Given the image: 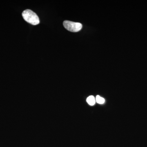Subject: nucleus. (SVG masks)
Segmentation results:
<instances>
[{
  "mask_svg": "<svg viewBox=\"0 0 147 147\" xmlns=\"http://www.w3.org/2000/svg\"><path fill=\"white\" fill-rule=\"evenodd\" d=\"M22 16L25 21L32 25H37L40 23L38 16L30 9L24 10L22 13Z\"/></svg>",
  "mask_w": 147,
  "mask_h": 147,
  "instance_id": "obj_1",
  "label": "nucleus"
},
{
  "mask_svg": "<svg viewBox=\"0 0 147 147\" xmlns=\"http://www.w3.org/2000/svg\"><path fill=\"white\" fill-rule=\"evenodd\" d=\"M64 27L67 30L73 32H78L82 30V25L79 23L65 21L63 23Z\"/></svg>",
  "mask_w": 147,
  "mask_h": 147,
  "instance_id": "obj_2",
  "label": "nucleus"
},
{
  "mask_svg": "<svg viewBox=\"0 0 147 147\" xmlns=\"http://www.w3.org/2000/svg\"><path fill=\"white\" fill-rule=\"evenodd\" d=\"M87 102L90 105H94L95 103L96 100L94 96H90L87 98Z\"/></svg>",
  "mask_w": 147,
  "mask_h": 147,
  "instance_id": "obj_3",
  "label": "nucleus"
},
{
  "mask_svg": "<svg viewBox=\"0 0 147 147\" xmlns=\"http://www.w3.org/2000/svg\"><path fill=\"white\" fill-rule=\"evenodd\" d=\"M96 100L97 103L99 104H103L105 102V99L103 98L100 97L99 95H97L96 98Z\"/></svg>",
  "mask_w": 147,
  "mask_h": 147,
  "instance_id": "obj_4",
  "label": "nucleus"
}]
</instances>
